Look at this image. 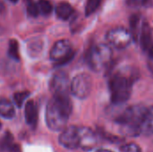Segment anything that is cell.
I'll return each instance as SVG.
<instances>
[{
    "mask_svg": "<svg viewBox=\"0 0 153 152\" xmlns=\"http://www.w3.org/2000/svg\"><path fill=\"white\" fill-rule=\"evenodd\" d=\"M139 22H140V17H139V15H137V14L132 15L131 20H130V24H131L132 31H130V32H131L133 38H134L135 39H136L137 37H138V33H137V32H139V30H138L137 29H138ZM139 34H140V32H139Z\"/></svg>",
    "mask_w": 153,
    "mask_h": 152,
    "instance_id": "cell-20",
    "label": "cell"
},
{
    "mask_svg": "<svg viewBox=\"0 0 153 152\" xmlns=\"http://www.w3.org/2000/svg\"><path fill=\"white\" fill-rule=\"evenodd\" d=\"M134 80V73H129L126 70L117 72L111 77L109 89L111 101L114 104L120 105L129 99Z\"/></svg>",
    "mask_w": 153,
    "mask_h": 152,
    "instance_id": "cell-2",
    "label": "cell"
},
{
    "mask_svg": "<svg viewBox=\"0 0 153 152\" xmlns=\"http://www.w3.org/2000/svg\"><path fill=\"white\" fill-rule=\"evenodd\" d=\"M101 0H87L85 5V14L89 16L92 14L100 5Z\"/></svg>",
    "mask_w": 153,
    "mask_h": 152,
    "instance_id": "cell-18",
    "label": "cell"
},
{
    "mask_svg": "<svg viewBox=\"0 0 153 152\" xmlns=\"http://www.w3.org/2000/svg\"><path fill=\"white\" fill-rule=\"evenodd\" d=\"M112 62V49L109 45L98 44L93 46L88 54V64L97 73L108 70Z\"/></svg>",
    "mask_w": 153,
    "mask_h": 152,
    "instance_id": "cell-3",
    "label": "cell"
},
{
    "mask_svg": "<svg viewBox=\"0 0 153 152\" xmlns=\"http://www.w3.org/2000/svg\"><path fill=\"white\" fill-rule=\"evenodd\" d=\"M74 52L72 45L67 39H61L56 42L49 53L50 59L58 65L67 64L74 58Z\"/></svg>",
    "mask_w": 153,
    "mask_h": 152,
    "instance_id": "cell-5",
    "label": "cell"
},
{
    "mask_svg": "<svg viewBox=\"0 0 153 152\" xmlns=\"http://www.w3.org/2000/svg\"><path fill=\"white\" fill-rule=\"evenodd\" d=\"M1 127H2V124H1V122H0V129H1Z\"/></svg>",
    "mask_w": 153,
    "mask_h": 152,
    "instance_id": "cell-28",
    "label": "cell"
},
{
    "mask_svg": "<svg viewBox=\"0 0 153 152\" xmlns=\"http://www.w3.org/2000/svg\"><path fill=\"white\" fill-rule=\"evenodd\" d=\"M70 89L69 77L65 72H57L54 74L50 82V90L54 96L68 95Z\"/></svg>",
    "mask_w": 153,
    "mask_h": 152,
    "instance_id": "cell-8",
    "label": "cell"
},
{
    "mask_svg": "<svg viewBox=\"0 0 153 152\" xmlns=\"http://www.w3.org/2000/svg\"><path fill=\"white\" fill-rule=\"evenodd\" d=\"M38 7H39V13H43L44 15H48L51 13L52 9H53L52 4L48 0H39Z\"/></svg>",
    "mask_w": 153,
    "mask_h": 152,
    "instance_id": "cell-19",
    "label": "cell"
},
{
    "mask_svg": "<svg viewBox=\"0 0 153 152\" xmlns=\"http://www.w3.org/2000/svg\"><path fill=\"white\" fill-rule=\"evenodd\" d=\"M92 90L91 77L87 73H79L74 76L70 83V90L77 99H83L89 97Z\"/></svg>",
    "mask_w": 153,
    "mask_h": 152,
    "instance_id": "cell-6",
    "label": "cell"
},
{
    "mask_svg": "<svg viewBox=\"0 0 153 152\" xmlns=\"http://www.w3.org/2000/svg\"><path fill=\"white\" fill-rule=\"evenodd\" d=\"M139 134L145 136L153 134V107L145 108L139 125Z\"/></svg>",
    "mask_w": 153,
    "mask_h": 152,
    "instance_id": "cell-12",
    "label": "cell"
},
{
    "mask_svg": "<svg viewBox=\"0 0 153 152\" xmlns=\"http://www.w3.org/2000/svg\"><path fill=\"white\" fill-rule=\"evenodd\" d=\"M146 108L134 106L128 108L117 119V123L134 134H139V125Z\"/></svg>",
    "mask_w": 153,
    "mask_h": 152,
    "instance_id": "cell-4",
    "label": "cell"
},
{
    "mask_svg": "<svg viewBox=\"0 0 153 152\" xmlns=\"http://www.w3.org/2000/svg\"><path fill=\"white\" fill-rule=\"evenodd\" d=\"M15 110L13 103L6 99H0V116L6 119H11L14 116Z\"/></svg>",
    "mask_w": 153,
    "mask_h": 152,
    "instance_id": "cell-15",
    "label": "cell"
},
{
    "mask_svg": "<svg viewBox=\"0 0 153 152\" xmlns=\"http://www.w3.org/2000/svg\"><path fill=\"white\" fill-rule=\"evenodd\" d=\"M56 13L61 20H68L74 13V8L69 3L62 2L59 3L56 8Z\"/></svg>",
    "mask_w": 153,
    "mask_h": 152,
    "instance_id": "cell-16",
    "label": "cell"
},
{
    "mask_svg": "<svg viewBox=\"0 0 153 152\" xmlns=\"http://www.w3.org/2000/svg\"><path fill=\"white\" fill-rule=\"evenodd\" d=\"M10 1H11L12 3H16V2H17L18 0H10Z\"/></svg>",
    "mask_w": 153,
    "mask_h": 152,
    "instance_id": "cell-27",
    "label": "cell"
},
{
    "mask_svg": "<svg viewBox=\"0 0 153 152\" xmlns=\"http://www.w3.org/2000/svg\"><path fill=\"white\" fill-rule=\"evenodd\" d=\"M0 150L4 152H19V147L14 144L13 135L7 132L0 140Z\"/></svg>",
    "mask_w": 153,
    "mask_h": 152,
    "instance_id": "cell-14",
    "label": "cell"
},
{
    "mask_svg": "<svg viewBox=\"0 0 153 152\" xmlns=\"http://www.w3.org/2000/svg\"><path fill=\"white\" fill-rule=\"evenodd\" d=\"M127 3L130 5H137V4H143V0H127Z\"/></svg>",
    "mask_w": 153,
    "mask_h": 152,
    "instance_id": "cell-25",
    "label": "cell"
},
{
    "mask_svg": "<svg viewBox=\"0 0 153 152\" xmlns=\"http://www.w3.org/2000/svg\"><path fill=\"white\" fill-rule=\"evenodd\" d=\"M72 113V103L69 95L53 96L46 108V122L48 127L58 132L65 128Z\"/></svg>",
    "mask_w": 153,
    "mask_h": 152,
    "instance_id": "cell-1",
    "label": "cell"
},
{
    "mask_svg": "<svg viewBox=\"0 0 153 152\" xmlns=\"http://www.w3.org/2000/svg\"><path fill=\"white\" fill-rule=\"evenodd\" d=\"M30 93L28 91H21V92H17L13 95V100H14V104L18 107L21 108L23 104V102L26 100V99L29 97Z\"/></svg>",
    "mask_w": 153,
    "mask_h": 152,
    "instance_id": "cell-22",
    "label": "cell"
},
{
    "mask_svg": "<svg viewBox=\"0 0 153 152\" xmlns=\"http://www.w3.org/2000/svg\"><path fill=\"white\" fill-rule=\"evenodd\" d=\"M42 49V42L39 39H35L28 46V50L30 55H38Z\"/></svg>",
    "mask_w": 153,
    "mask_h": 152,
    "instance_id": "cell-21",
    "label": "cell"
},
{
    "mask_svg": "<svg viewBox=\"0 0 153 152\" xmlns=\"http://www.w3.org/2000/svg\"><path fill=\"white\" fill-rule=\"evenodd\" d=\"M25 120L31 127H35L38 122V108L32 100H29L25 105Z\"/></svg>",
    "mask_w": 153,
    "mask_h": 152,
    "instance_id": "cell-13",
    "label": "cell"
},
{
    "mask_svg": "<svg viewBox=\"0 0 153 152\" xmlns=\"http://www.w3.org/2000/svg\"><path fill=\"white\" fill-rule=\"evenodd\" d=\"M60 144L69 150H74L80 146L79 127L69 126L63 130V133L59 136Z\"/></svg>",
    "mask_w": 153,
    "mask_h": 152,
    "instance_id": "cell-9",
    "label": "cell"
},
{
    "mask_svg": "<svg viewBox=\"0 0 153 152\" xmlns=\"http://www.w3.org/2000/svg\"><path fill=\"white\" fill-rule=\"evenodd\" d=\"M107 40L110 46L117 49H123L131 44L133 36L127 29L117 27L111 29L107 33Z\"/></svg>",
    "mask_w": 153,
    "mask_h": 152,
    "instance_id": "cell-7",
    "label": "cell"
},
{
    "mask_svg": "<svg viewBox=\"0 0 153 152\" xmlns=\"http://www.w3.org/2000/svg\"><path fill=\"white\" fill-rule=\"evenodd\" d=\"M96 152H113V151H108V150H99V151H97Z\"/></svg>",
    "mask_w": 153,
    "mask_h": 152,
    "instance_id": "cell-26",
    "label": "cell"
},
{
    "mask_svg": "<svg viewBox=\"0 0 153 152\" xmlns=\"http://www.w3.org/2000/svg\"><path fill=\"white\" fill-rule=\"evenodd\" d=\"M27 12L28 14L31 17H36L39 13V10L38 7V4H36L32 0H28L27 3Z\"/></svg>",
    "mask_w": 153,
    "mask_h": 152,
    "instance_id": "cell-23",
    "label": "cell"
},
{
    "mask_svg": "<svg viewBox=\"0 0 153 152\" xmlns=\"http://www.w3.org/2000/svg\"><path fill=\"white\" fill-rule=\"evenodd\" d=\"M140 43L143 51L153 59V37L152 29L148 22H143L139 34Z\"/></svg>",
    "mask_w": 153,
    "mask_h": 152,
    "instance_id": "cell-10",
    "label": "cell"
},
{
    "mask_svg": "<svg viewBox=\"0 0 153 152\" xmlns=\"http://www.w3.org/2000/svg\"><path fill=\"white\" fill-rule=\"evenodd\" d=\"M8 54L9 56L16 60H20V54H19V45L16 39H11L9 41V47H8Z\"/></svg>",
    "mask_w": 153,
    "mask_h": 152,
    "instance_id": "cell-17",
    "label": "cell"
},
{
    "mask_svg": "<svg viewBox=\"0 0 153 152\" xmlns=\"http://www.w3.org/2000/svg\"><path fill=\"white\" fill-rule=\"evenodd\" d=\"M79 137H80V148L90 151L92 150L97 144L96 134L87 127H79Z\"/></svg>",
    "mask_w": 153,
    "mask_h": 152,
    "instance_id": "cell-11",
    "label": "cell"
},
{
    "mask_svg": "<svg viewBox=\"0 0 153 152\" xmlns=\"http://www.w3.org/2000/svg\"><path fill=\"white\" fill-rule=\"evenodd\" d=\"M121 152H142L141 148L135 143H128L121 148Z\"/></svg>",
    "mask_w": 153,
    "mask_h": 152,
    "instance_id": "cell-24",
    "label": "cell"
}]
</instances>
